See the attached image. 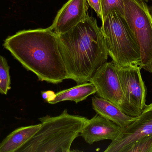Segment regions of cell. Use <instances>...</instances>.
<instances>
[{"instance_id": "cell-1", "label": "cell", "mask_w": 152, "mask_h": 152, "mask_svg": "<svg viewBox=\"0 0 152 152\" xmlns=\"http://www.w3.org/2000/svg\"><path fill=\"white\" fill-rule=\"evenodd\" d=\"M3 46L39 81L58 84L69 79L58 36L50 27L17 32L4 40Z\"/></svg>"}, {"instance_id": "cell-7", "label": "cell", "mask_w": 152, "mask_h": 152, "mask_svg": "<svg viewBox=\"0 0 152 152\" xmlns=\"http://www.w3.org/2000/svg\"><path fill=\"white\" fill-rule=\"evenodd\" d=\"M152 134V103L146 105L133 122L121 128L119 134L104 152H126L134 142Z\"/></svg>"}, {"instance_id": "cell-2", "label": "cell", "mask_w": 152, "mask_h": 152, "mask_svg": "<svg viewBox=\"0 0 152 152\" xmlns=\"http://www.w3.org/2000/svg\"><path fill=\"white\" fill-rule=\"evenodd\" d=\"M58 36L69 79L78 84L88 82L96 70L107 62L109 54L105 40L95 18L88 15Z\"/></svg>"}, {"instance_id": "cell-6", "label": "cell", "mask_w": 152, "mask_h": 152, "mask_svg": "<svg viewBox=\"0 0 152 152\" xmlns=\"http://www.w3.org/2000/svg\"><path fill=\"white\" fill-rule=\"evenodd\" d=\"M88 82L94 84L98 96L110 101L128 116L140 115L127 101L122 91L117 72V66L113 62H106L96 70Z\"/></svg>"}, {"instance_id": "cell-16", "label": "cell", "mask_w": 152, "mask_h": 152, "mask_svg": "<svg viewBox=\"0 0 152 152\" xmlns=\"http://www.w3.org/2000/svg\"><path fill=\"white\" fill-rule=\"evenodd\" d=\"M126 152H152V134L134 142Z\"/></svg>"}, {"instance_id": "cell-21", "label": "cell", "mask_w": 152, "mask_h": 152, "mask_svg": "<svg viewBox=\"0 0 152 152\" xmlns=\"http://www.w3.org/2000/svg\"><path fill=\"white\" fill-rule=\"evenodd\" d=\"M142 1H145V0H142Z\"/></svg>"}, {"instance_id": "cell-19", "label": "cell", "mask_w": 152, "mask_h": 152, "mask_svg": "<svg viewBox=\"0 0 152 152\" xmlns=\"http://www.w3.org/2000/svg\"><path fill=\"white\" fill-rule=\"evenodd\" d=\"M148 10L152 18V5L148 7Z\"/></svg>"}, {"instance_id": "cell-17", "label": "cell", "mask_w": 152, "mask_h": 152, "mask_svg": "<svg viewBox=\"0 0 152 152\" xmlns=\"http://www.w3.org/2000/svg\"><path fill=\"white\" fill-rule=\"evenodd\" d=\"M88 4L94 10L98 17L103 20L102 13L101 8V0H87Z\"/></svg>"}, {"instance_id": "cell-13", "label": "cell", "mask_w": 152, "mask_h": 152, "mask_svg": "<svg viewBox=\"0 0 152 152\" xmlns=\"http://www.w3.org/2000/svg\"><path fill=\"white\" fill-rule=\"evenodd\" d=\"M96 93V90L94 84L91 82H86L56 93L54 99L48 103L55 104L68 101H73L78 103L86 100L89 95Z\"/></svg>"}, {"instance_id": "cell-4", "label": "cell", "mask_w": 152, "mask_h": 152, "mask_svg": "<svg viewBox=\"0 0 152 152\" xmlns=\"http://www.w3.org/2000/svg\"><path fill=\"white\" fill-rule=\"evenodd\" d=\"M101 28L113 62L120 67L140 66L139 46L124 16L117 11H111Z\"/></svg>"}, {"instance_id": "cell-3", "label": "cell", "mask_w": 152, "mask_h": 152, "mask_svg": "<svg viewBox=\"0 0 152 152\" xmlns=\"http://www.w3.org/2000/svg\"><path fill=\"white\" fill-rule=\"evenodd\" d=\"M88 119L69 114L67 109L57 117L39 119L40 129L18 152H69L74 140L80 136Z\"/></svg>"}, {"instance_id": "cell-5", "label": "cell", "mask_w": 152, "mask_h": 152, "mask_svg": "<svg viewBox=\"0 0 152 152\" xmlns=\"http://www.w3.org/2000/svg\"><path fill=\"white\" fill-rule=\"evenodd\" d=\"M124 17L134 33L140 49V69L152 73V18L146 3L123 0Z\"/></svg>"}, {"instance_id": "cell-9", "label": "cell", "mask_w": 152, "mask_h": 152, "mask_svg": "<svg viewBox=\"0 0 152 152\" xmlns=\"http://www.w3.org/2000/svg\"><path fill=\"white\" fill-rule=\"evenodd\" d=\"M87 0H69L58 11L50 28L57 35L65 34L88 16Z\"/></svg>"}, {"instance_id": "cell-11", "label": "cell", "mask_w": 152, "mask_h": 152, "mask_svg": "<svg viewBox=\"0 0 152 152\" xmlns=\"http://www.w3.org/2000/svg\"><path fill=\"white\" fill-rule=\"evenodd\" d=\"M92 107L97 114L111 120L121 128L132 123L137 117L128 116L108 100L94 96L92 98Z\"/></svg>"}, {"instance_id": "cell-18", "label": "cell", "mask_w": 152, "mask_h": 152, "mask_svg": "<svg viewBox=\"0 0 152 152\" xmlns=\"http://www.w3.org/2000/svg\"><path fill=\"white\" fill-rule=\"evenodd\" d=\"M42 98L49 103L54 99L56 93L52 91H42Z\"/></svg>"}, {"instance_id": "cell-20", "label": "cell", "mask_w": 152, "mask_h": 152, "mask_svg": "<svg viewBox=\"0 0 152 152\" xmlns=\"http://www.w3.org/2000/svg\"><path fill=\"white\" fill-rule=\"evenodd\" d=\"M145 1H146V2H147V1H149V0H145ZM151 1H152V0H151Z\"/></svg>"}, {"instance_id": "cell-15", "label": "cell", "mask_w": 152, "mask_h": 152, "mask_svg": "<svg viewBox=\"0 0 152 152\" xmlns=\"http://www.w3.org/2000/svg\"><path fill=\"white\" fill-rule=\"evenodd\" d=\"M101 4L103 17L102 22L108 13L112 11H117L124 16L123 0H101Z\"/></svg>"}, {"instance_id": "cell-14", "label": "cell", "mask_w": 152, "mask_h": 152, "mask_svg": "<svg viewBox=\"0 0 152 152\" xmlns=\"http://www.w3.org/2000/svg\"><path fill=\"white\" fill-rule=\"evenodd\" d=\"M10 67L7 60L0 54V94L6 95L11 89Z\"/></svg>"}, {"instance_id": "cell-8", "label": "cell", "mask_w": 152, "mask_h": 152, "mask_svg": "<svg viewBox=\"0 0 152 152\" xmlns=\"http://www.w3.org/2000/svg\"><path fill=\"white\" fill-rule=\"evenodd\" d=\"M117 69L127 101L134 109L141 114L146 106L147 89L142 78L140 67L117 66Z\"/></svg>"}, {"instance_id": "cell-10", "label": "cell", "mask_w": 152, "mask_h": 152, "mask_svg": "<svg viewBox=\"0 0 152 152\" xmlns=\"http://www.w3.org/2000/svg\"><path fill=\"white\" fill-rule=\"evenodd\" d=\"M121 128L113 121L96 114L87 119L80 134L87 143L93 144L102 140H115L119 134Z\"/></svg>"}, {"instance_id": "cell-12", "label": "cell", "mask_w": 152, "mask_h": 152, "mask_svg": "<svg viewBox=\"0 0 152 152\" xmlns=\"http://www.w3.org/2000/svg\"><path fill=\"white\" fill-rule=\"evenodd\" d=\"M41 126L39 124L15 129L0 143V152H18L35 134Z\"/></svg>"}]
</instances>
